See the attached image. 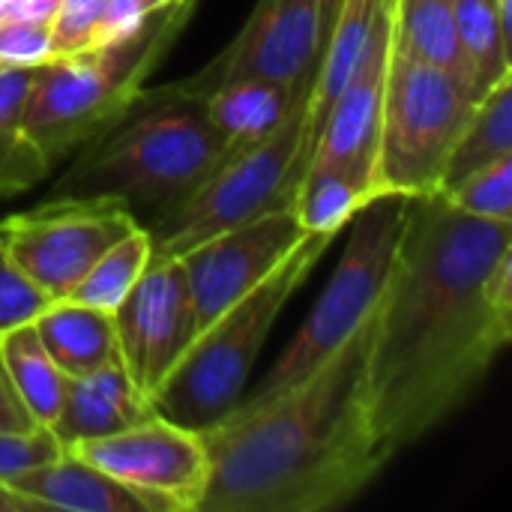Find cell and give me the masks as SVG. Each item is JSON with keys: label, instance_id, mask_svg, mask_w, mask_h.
I'll return each instance as SVG.
<instances>
[{"label": "cell", "instance_id": "obj_25", "mask_svg": "<svg viewBox=\"0 0 512 512\" xmlns=\"http://www.w3.org/2000/svg\"><path fill=\"white\" fill-rule=\"evenodd\" d=\"M147 267H150V234L144 225H138L87 270V276L66 300H78L114 312L123 303V297L135 288V282L144 276Z\"/></svg>", "mask_w": 512, "mask_h": 512}, {"label": "cell", "instance_id": "obj_14", "mask_svg": "<svg viewBox=\"0 0 512 512\" xmlns=\"http://www.w3.org/2000/svg\"><path fill=\"white\" fill-rule=\"evenodd\" d=\"M393 45V0L378 3L369 45L333 102L324 129L318 135L315 153L306 168H333L345 171L375 195V153H378V126H381V99L387 60Z\"/></svg>", "mask_w": 512, "mask_h": 512}, {"label": "cell", "instance_id": "obj_13", "mask_svg": "<svg viewBox=\"0 0 512 512\" xmlns=\"http://www.w3.org/2000/svg\"><path fill=\"white\" fill-rule=\"evenodd\" d=\"M303 234L306 231L297 222V213L291 207H279L180 255L177 261L186 273L198 333L243 294L261 285L303 240Z\"/></svg>", "mask_w": 512, "mask_h": 512}, {"label": "cell", "instance_id": "obj_29", "mask_svg": "<svg viewBox=\"0 0 512 512\" xmlns=\"http://www.w3.org/2000/svg\"><path fill=\"white\" fill-rule=\"evenodd\" d=\"M51 297L0 252V333L30 324Z\"/></svg>", "mask_w": 512, "mask_h": 512}, {"label": "cell", "instance_id": "obj_26", "mask_svg": "<svg viewBox=\"0 0 512 512\" xmlns=\"http://www.w3.org/2000/svg\"><path fill=\"white\" fill-rule=\"evenodd\" d=\"M444 195L447 204L456 210L477 216V219H492V222H512V156L474 171L462 183L438 192Z\"/></svg>", "mask_w": 512, "mask_h": 512}, {"label": "cell", "instance_id": "obj_22", "mask_svg": "<svg viewBox=\"0 0 512 512\" xmlns=\"http://www.w3.org/2000/svg\"><path fill=\"white\" fill-rule=\"evenodd\" d=\"M512 156V75L498 81L471 111L441 177V189H450L480 168H489Z\"/></svg>", "mask_w": 512, "mask_h": 512}, {"label": "cell", "instance_id": "obj_34", "mask_svg": "<svg viewBox=\"0 0 512 512\" xmlns=\"http://www.w3.org/2000/svg\"><path fill=\"white\" fill-rule=\"evenodd\" d=\"M33 510H42V507H39V504H33V501H27L24 495H18V492H12V489L0 486V512H33Z\"/></svg>", "mask_w": 512, "mask_h": 512}, {"label": "cell", "instance_id": "obj_21", "mask_svg": "<svg viewBox=\"0 0 512 512\" xmlns=\"http://www.w3.org/2000/svg\"><path fill=\"white\" fill-rule=\"evenodd\" d=\"M471 90L483 99L510 78V0H453Z\"/></svg>", "mask_w": 512, "mask_h": 512}, {"label": "cell", "instance_id": "obj_16", "mask_svg": "<svg viewBox=\"0 0 512 512\" xmlns=\"http://www.w3.org/2000/svg\"><path fill=\"white\" fill-rule=\"evenodd\" d=\"M6 489L24 495L42 510L150 512L132 489L69 450H63L54 462L15 477Z\"/></svg>", "mask_w": 512, "mask_h": 512}, {"label": "cell", "instance_id": "obj_6", "mask_svg": "<svg viewBox=\"0 0 512 512\" xmlns=\"http://www.w3.org/2000/svg\"><path fill=\"white\" fill-rule=\"evenodd\" d=\"M408 198L411 195L381 192L351 216L345 252L303 327L294 333L261 384L243 393L225 417L252 414L276 396L294 390L363 327V321L375 312L390 276L405 228Z\"/></svg>", "mask_w": 512, "mask_h": 512}, {"label": "cell", "instance_id": "obj_24", "mask_svg": "<svg viewBox=\"0 0 512 512\" xmlns=\"http://www.w3.org/2000/svg\"><path fill=\"white\" fill-rule=\"evenodd\" d=\"M372 198L375 195L345 171L306 168L294 189L291 210L297 213V222L306 234H339Z\"/></svg>", "mask_w": 512, "mask_h": 512}, {"label": "cell", "instance_id": "obj_8", "mask_svg": "<svg viewBox=\"0 0 512 512\" xmlns=\"http://www.w3.org/2000/svg\"><path fill=\"white\" fill-rule=\"evenodd\" d=\"M303 117L306 99L270 138L225 156V162L177 210L147 222L150 264L174 261L234 225L291 207L300 177L297 156L303 141Z\"/></svg>", "mask_w": 512, "mask_h": 512}, {"label": "cell", "instance_id": "obj_31", "mask_svg": "<svg viewBox=\"0 0 512 512\" xmlns=\"http://www.w3.org/2000/svg\"><path fill=\"white\" fill-rule=\"evenodd\" d=\"M147 15L150 12L144 9L141 0H105L93 45H108V42H117V39L135 33L147 21Z\"/></svg>", "mask_w": 512, "mask_h": 512}, {"label": "cell", "instance_id": "obj_5", "mask_svg": "<svg viewBox=\"0 0 512 512\" xmlns=\"http://www.w3.org/2000/svg\"><path fill=\"white\" fill-rule=\"evenodd\" d=\"M333 240L336 234H303L261 285L210 321L150 399L153 411L192 432L216 426L246 393L276 318Z\"/></svg>", "mask_w": 512, "mask_h": 512}, {"label": "cell", "instance_id": "obj_7", "mask_svg": "<svg viewBox=\"0 0 512 512\" xmlns=\"http://www.w3.org/2000/svg\"><path fill=\"white\" fill-rule=\"evenodd\" d=\"M474 105L477 99L453 75L390 45L375 153V195H438L447 159Z\"/></svg>", "mask_w": 512, "mask_h": 512}, {"label": "cell", "instance_id": "obj_33", "mask_svg": "<svg viewBox=\"0 0 512 512\" xmlns=\"http://www.w3.org/2000/svg\"><path fill=\"white\" fill-rule=\"evenodd\" d=\"M60 0H9L6 18H27V21H48Z\"/></svg>", "mask_w": 512, "mask_h": 512}, {"label": "cell", "instance_id": "obj_36", "mask_svg": "<svg viewBox=\"0 0 512 512\" xmlns=\"http://www.w3.org/2000/svg\"><path fill=\"white\" fill-rule=\"evenodd\" d=\"M6 9H9V0H0V21L6 18Z\"/></svg>", "mask_w": 512, "mask_h": 512}, {"label": "cell", "instance_id": "obj_30", "mask_svg": "<svg viewBox=\"0 0 512 512\" xmlns=\"http://www.w3.org/2000/svg\"><path fill=\"white\" fill-rule=\"evenodd\" d=\"M48 60H54L48 21H0V66H42Z\"/></svg>", "mask_w": 512, "mask_h": 512}, {"label": "cell", "instance_id": "obj_35", "mask_svg": "<svg viewBox=\"0 0 512 512\" xmlns=\"http://www.w3.org/2000/svg\"><path fill=\"white\" fill-rule=\"evenodd\" d=\"M141 3H144V9H147V12H153V9H162V6L177 3V0H141Z\"/></svg>", "mask_w": 512, "mask_h": 512}, {"label": "cell", "instance_id": "obj_18", "mask_svg": "<svg viewBox=\"0 0 512 512\" xmlns=\"http://www.w3.org/2000/svg\"><path fill=\"white\" fill-rule=\"evenodd\" d=\"M33 330L66 378L90 375L102 366L120 363L114 312L78 300H51L33 318Z\"/></svg>", "mask_w": 512, "mask_h": 512}, {"label": "cell", "instance_id": "obj_2", "mask_svg": "<svg viewBox=\"0 0 512 512\" xmlns=\"http://www.w3.org/2000/svg\"><path fill=\"white\" fill-rule=\"evenodd\" d=\"M372 315L306 381L264 408L198 432L210 477L198 512H327L357 501L393 462L366 399Z\"/></svg>", "mask_w": 512, "mask_h": 512}, {"label": "cell", "instance_id": "obj_27", "mask_svg": "<svg viewBox=\"0 0 512 512\" xmlns=\"http://www.w3.org/2000/svg\"><path fill=\"white\" fill-rule=\"evenodd\" d=\"M63 453L60 441L48 426L30 432H0V486H9L15 477L54 462Z\"/></svg>", "mask_w": 512, "mask_h": 512}, {"label": "cell", "instance_id": "obj_1", "mask_svg": "<svg viewBox=\"0 0 512 512\" xmlns=\"http://www.w3.org/2000/svg\"><path fill=\"white\" fill-rule=\"evenodd\" d=\"M512 339V222L444 195L408 198L402 240L372 312L366 399L390 459L447 423Z\"/></svg>", "mask_w": 512, "mask_h": 512}, {"label": "cell", "instance_id": "obj_4", "mask_svg": "<svg viewBox=\"0 0 512 512\" xmlns=\"http://www.w3.org/2000/svg\"><path fill=\"white\" fill-rule=\"evenodd\" d=\"M195 3L198 0L168 3L153 9L135 33L117 42L36 66L24 105V132L48 165L108 129L129 108L147 75L192 18Z\"/></svg>", "mask_w": 512, "mask_h": 512}, {"label": "cell", "instance_id": "obj_20", "mask_svg": "<svg viewBox=\"0 0 512 512\" xmlns=\"http://www.w3.org/2000/svg\"><path fill=\"white\" fill-rule=\"evenodd\" d=\"M33 78L36 66H0V198L33 189L51 168L24 132Z\"/></svg>", "mask_w": 512, "mask_h": 512}, {"label": "cell", "instance_id": "obj_23", "mask_svg": "<svg viewBox=\"0 0 512 512\" xmlns=\"http://www.w3.org/2000/svg\"><path fill=\"white\" fill-rule=\"evenodd\" d=\"M0 357L30 417L39 426H51L63 405L66 375L42 348L33 321L0 333Z\"/></svg>", "mask_w": 512, "mask_h": 512}, {"label": "cell", "instance_id": "obj_19", "mask_svg": "<svg viewBox=\"0 0 512 512\" xmlns=\"http://www.w3.org/2000/svg\"><path fill=\"white\" fill-rule=\"evenodd\" d=\"M393 48L453 75L474 96L456 33L453 0H393Z\"/></svg>", "mask_w": 512, "mask_h": 512}, {"label": "cell", "instance_id": "obj_11", "mask_svg": "<svg viewBox=\"0 0 512 512\" xmlns=\"http://www.w3.org/2000/svg\"><path fill=\"white\" fill-rule=\"evenodd\" d=\"M339 0H258L243 30L192 81L213 90L234 78H267L312 87Z\"/></svg>", "mask_w": 512, "mask_h": 512}, {"label": "cell", "instance_id": "obj_12", "mask_svg": "<svg viewBox=\"0 0 512 512\" xmlns=\"http://www.w3.org/2000/svg\"><path fill=\"white\" fill-rule=\"evenodd\" d=\"M114 333L120 366L129 381L153 399L198 336L186 273L177 258L144 270L135 288L114 309Z\"/></svg>", "mask_w": 512, "mask_h": 512}, {"label": "cell", "instance_id": "obj_3", "mask_svg": "<svg viewBox=\"0 0 512 512\" xmlns=\"http://www.w3.org/2000/svg\"><path fill=\"white\" fill-rule=\"evenodd\" d=\"M225 156L207 114V90L192 78L141 87L108 129L81 144L51 198H108L138 222H153L177 210Z\"/></svg>", "mask_w": 512, "mask_h": 512}, {"label": "cell", "instance_id": "obj_28", "mask_svg": "<svg viewBox=\"0 0 512 512\" xmlns=\"http://www.w3.org/2000/svg\"><path fill=\"white\" fill-rule=\"evenodd\" d=\"M102 6L105 0H60L54 15L48 18L54 57H69L93 48Z\"/></svg>", "mask_w": 512, "mask_h": 512}, {"label": "cell", "instance_id": "obj_32", "mask_svg": "<svg viewBox=\"0 0 512 512\" xmlns=\"http://www.w3.org/2000/svg\"><path fill=\"white\" fill-rule=\"evenodd\" d=\"M36 426L39 423L30 417L21 396L15 393V384H12V378L3 366V357H0V432H30Z\"/></svg>", "mask_w": 512, "mask_h": 512}, {"label": "cell", "instance_id": "obj_17", "mask_svg": "<svg viewBox=\"0 0 512 512\" xmlns=\"http://www.w3.org/2000/svg\"><path fill=\"white\" fill-rule=\"evenodd\" d=\"M306 96L309 87L297 90L267 78H234L207 93V114L231 156L270 138Z\"/></svg>", "mask_w": 512, "mask_h": 512}, {"label": "cell", "instance_id": "obj_10", "mask_svg": "<svg viewBox=\"0 0 512 512\" xmlns=\"http://www.w3.org/2000/svg\"><path fill=\"white\" fill-rule=\"evenodd\" d=\"M69 453L132 489L150 512H198L210 477L201 435L159 414L117 435L78 441Z\"/></svg>", "mask_w": 512, "mask_h": 512}, {"label": "cell", "instance_id": "obj_15", "mask_svg": "<svg viewBox=\"0 0 512 512\" xmlns=\"http://www.w3.org/2000/svg\"><path fill=\"white\" fill-rule=\"evenodd\" d=\"M156 411L150 399L129 381L120 363L102 366L90 375L66 378V393L57 420L48 426L63 450L78 441L108 438L129 426L150 420Z\"/></svg>", "mask_w": 512, "mask_h": 512}, {"label": "cell", "instance_id": "obj_9", "mask_svg": "<svg viewBox=\"0 0 512 512\" xmlns=\"http://www.w3.org/2000/svg\"><path fill=\"white\" fill-rule=\"evenodd\" d=\"M138 225L108 198H48L0 219V252L51 300H66L87 270Z\"/></svg>", "mask_w": 512, "mask_h": 512}]
</instances>
